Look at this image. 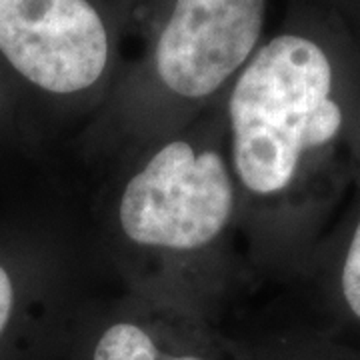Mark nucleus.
I'll return each mask as SVG.
<instances>
[{
	"instance_id": "f257e3e1",
	"label": "nucleus",
	"mask_w": 360,
	"mask_h": 360,
	"mask_svg": "<svg viewBox=\"0 0 360 360\" xmlns=\"http://www.w3.org/2000/svg\"><path fill=\"white\" fill-rule=\"evenodd\" d=\"M328 52L304 34L270 39L248 60L229 103L234 168L255 194L283 193L300 158L333 142L345 124Z\"/></svg>"
},
{
	"instance_id": "f03ea898",
	"label": "nucleus",
	"mask_w": 360,
	"mask_h": 360,
	"mask_svg": "<svg viewBox=\"0 0 360 360\" xmlns=\"http://www.w3.org/2000/svg\"><path fill=\"white\" fill-rule=\"evenodd\" d=\"M234 188L214 150L170 142L134 174L120 198L124 234L142 246L194 250L212 243L231 219Z\"/></svg>"
},
{
	"instance_id": "7ed1b4c3",
	"label": "nucleus",
	"mask_w": 360,
	"mask_h": 360,
	"mask_svg": "<svg viewBox=\"0 0 360 360\" xmlns=\"http://www.w3.org/2000/svg\"><path fill=\"white\" fill-rule=\"evenodd\" d=\"M0 52L52 94L90 89L108 65V30L90 0H0Z\"/></svg>"
},
{
	"instance_id": "20e7f679",
	"label": "nucleus",
	"mask_w": 360,
	"mask_h": 360,
	"mask_svg": "<svg viewBox=\"0 0 360 360\" xmlns=\"http://www.w3.org/2000/svg\"><path fill=\"white\" fill-rule=\"evenodd\" d=\"M266 0H174L155 51L160 82L184 98L210 96L257 51Z\"/></svg>"
},
{
	"instance_id": "39448f33",
	"label": "nucleus",
	"mask_w": 360,
	"mask_h": 360,
	"mask_svg": "<svg viewBox=\"0 0 360 360\" xmlns=\"http://www.w3.org/2000/svg\"><path fill=\"white\" fill-rule=\"evenodd\" d=\"M94 360H202L196 356L167 359L160 356L150 336L141 326L118 322L110 326L94 348Z\"/></svg>"
},
{
	"instance_id": "423d86ee",
	"label": "nucleus",
	"mask_w": 360,
	"mask_h": 360,
	"mask_svg": "<svg viewBox=\"0 0 360 360\" xmlns=\"http://www.w3.org/2000/svg\"><path fill=\"white\" fill-rule=\"evenodd\" d=\"M340 286H342V296L347 300L348 309L352 310L356 319H360V220L352 232L350 245L345 255Z\"/></svg>"
},
{
	"instance_id": "0eeeda50",
	"label": "nucleus",
	"mask_w": 360,
	"mask_h": 360,
	"mask_svg": "<svg viewBox=\"0 0 360 360\" xmlns=\"http://www.w3.org/2000/svg\"><path fill=\"white\" fill-rule=\"evenodd\" d=\"M13 304H14L13 283H11L8 272L0 266V338H2L4 330H6V326H8V321H11Z\"/></svg>"
}]
</instances>
